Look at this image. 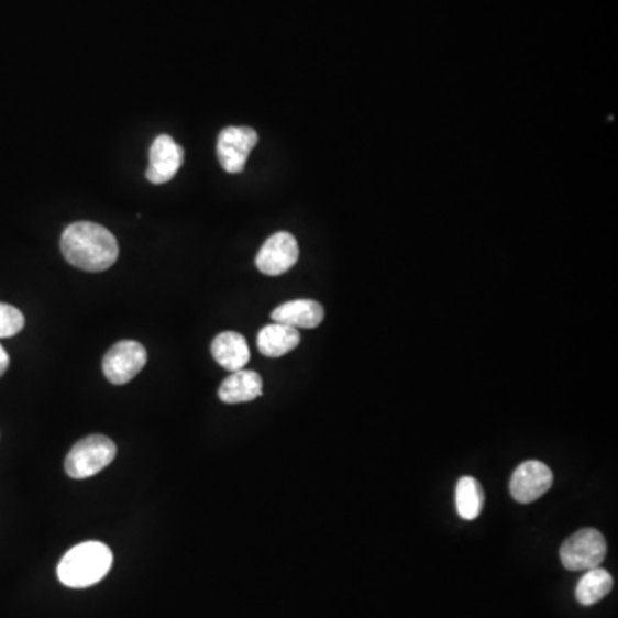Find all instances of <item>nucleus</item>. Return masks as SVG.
Returning <instances> with one entry per match:
<instances>
[{
	"mask_svg": "<svg viewBox=\"0 0 618 618\" xmlns=\"http://www.w3.org/2000/svg\"><path fill=\"white\" fill-rule=\"evenodd\" d=\"M64 258L76 268L103 272L118 262V239L109 229L95 222H76L60 239Z\"/></svg>",
	"mask_w": 618,
	"mask_h": 618,
	"instance_id": "f257e3e1",
	"label": "nucleus"
},
{
	"mask_svg": "<svg viewBox=\"0 0 618 618\" xmlns=\"http://www.w3.org/2000/svg\"><path fill=\"white\" fill-rule=\"evenodd\" d=\"M114 555L107 544L100 541H87L71 548L60 560L57 567L60 583L67 587H90L109 574Z\"/></svg>",
	"mask_w": 618,
	"mask_h": 618,
	"instance_id": "f03ea898",
	"label": "nucleus"
},
{
	"mask_svg": "<svg viewBox=\"0 0 618 618\" xmlns=\"http://www.w3.org/2000/svg\"><path fill=\"white\" fill-rule=\"evenodd\" d=\"M118 449L103 434L79 440L66 457V473L73 479H87L106 470L114 461Z\"/></svg>",
	"mask_w": 618,
	"mask_h": 618,
	"instance_id": "7ed1b4c3",
	"label": "nucleus"
},
{
	"mask_svg": "<svg viewBox=\"0 0 618 618\" xmlns=\"http://www.w3.org/2000/svg\"><path fill=\"white\" fill-rule=\"evenodd\" d=\"M605 556H607V541L598 529H581L560 547V560L564 567L572 572L599 567Z\"/></svg>",
	"mask_w": 618,
	"mask_h": 618,
	"instance_id": "20e7f679",
	"label": "nucleus"
},
{
	"mask_svg": "<svg viewBox=\"0 0 618 618\" xmlns=\"http://www.w3.org/2000/svg\"><path fill=\"white\" fill-rule=\"evenodd\" d=\"M146 360L148 354L140 342H118L103 357V373L110 384L125 385L145 368Z\"/></svg>",
	"mask_w": 618,
	"mask_h": 618,
	"instance_id": "39448f33",
	"label": "nucleus"
},
{
	"mask_svg": "<svg viewBox=\"0 0 618 618\" xmlns=\"http://www.w3.org/2000/svg\"><path fill=\"white\" fill-rule=\"evenodd\" d=\"M258 143V133L251 128H225L217 143L220 165L229 174L243 173L251 150Z\"/></svg>",
	"mask_w": 618,
	"mask_h": 618,
	"instance_id": "423d86ee",
	"label": "nucleus"
},
{
	"mask_svg": "<svg viewBox=\"0 0 618 618\" xmlns=\"http://www.w3.org/2000/svg\"><path fill=\"white\" fill-rule=\"evenodd\" d=\"M299 258L298 241L289 232H275L266 239L258 255L256 266L262 274L277 277L293 268Z\"/></svg>",
	"mask_w": 618,
	"mask_h": 618,
	"instance_id": "0eeeda50",
	"label": "nucleus"
},
{
	"mask_svg": "<svg viewBox=\"0 0 618 618\" xmlns=\"http://www.w3.org/2000/svg\"><path fill=\"white\" fill-rule=\"evenodd\" d=\"M553 473L540 461L522 462L510 477V495L519 504H531L552 488Z\"/></svg>",
	"mask_w": 618,
	"mask_h": 618,
	"instance_id": "6e6552de",
	"label": "nucleus"
},
{
	"mask_svg": "<svg viewBox=\"0 0 618 618\" xmlns=\"http://www.w3.org/2000/svg\"><path fill=\"white\" fill-rule=\"evenodd\" d=\"M183 161H185L183 146L177 145L167 134H162L153 142L152 150H150L146 177L153 185H165L179 173Z\"/></svg>",
	"mask_w": 618,
	"mask_h": 618,
	"instance_id": "1a4fd4ad",
	"label": "nucleus"
},
{
	"mask_svg": "<svg viewBox=\"0 0 618 618\" xmlns=\"http://www.w3.org/2000/svg\"><path fill=\"white\" fill-rule=\"evenodd\" d=\"M325 318V311L320 302L311 299H296V301L284 302L274 309L272 320L275 323L293 327V329H317Z\"/></svg>",
	"mask_w": 618,
	"mask_h": 618,
	"instance_id": "9d476101",
	"label": "nucleus"
},
{
	"mask_svg": "<svg viewBox=\"0 0 618 618\" xmlns=\"http://www.w3.org/2000/svg\"><path fill=\"white\" fill-rule=\"evenodd\" d=\"M263 394L262 376L250 369L231 373L219 388V397L225 404H243L258 399Z\"/></svg>",
	"mask_w": 618,
	"mask_h": 618,
	"instance_id": "9b49d317",
	"label": "nucleus"
},
{
	"mask_svg": "<svg viewBox=\"0 0 618 618\" xmlns=\"http://www.w3.org/2000/svg\"><path fill=\"white\" fill-rule=\"evenodd\" d=\"M212 354L222 368L232 373L244 369L251 356L246 339L238 332L219 333L212 342Z\"/></svg>",
	"mask_w": 618,
	"mask_h": 618,
	"instance_id": "f8f14e48",
	"label": "nucleus"
},
{
	"mask_svg": "<svg viewBox=\"0 0 618 618\" xmlns=\"http://www.w3.org/2000/svg\"><path fill=\"white\" fill-rule=\"evenodd\" d=\"M299 342H301L299 330L283 325V323L263 327L258 333L260 353L266 357L286 356L298 347Z\"/></svg>",
	"mask_w": 618,
	"mask_h": 618,
	"instance_id": "ddd939ff",
	"label": "nucleus"
},
{
	"mask_svg": "<svg viewBox=\"0 0 618 618\" xmlns=\"http://www.w3.org/2000/svg\"><path fill=\"white\" fill-rule=\"evenodd\" d=\"M611 587H614V577L610 572L602 567L589 569L575 587V598L584 607H592L610 595Z\"/></svg>",
	"mask_w": 618,
	"mask_h": 618,
	"instance_id": "4468645a",
	"label": "nucleus"
},
{
	"mask_svg": "<svg viewBox=\"0 0 618 618\" xmlns=\"http://www.w3.org/2000/svg\"><path fill=\"white\" fill-rule=\"evenodd\" d=\"M457 514L464 521H474L482 514L485 505V492L477 479L471 476L461 477L455 488Z\"/></svg>",
	"mask_w": 618,
	"mask_h": 618,
	"instance_id": "2eb2a0df",
	"label": "nucleus"
},
{
	"mask_svg": "<svg viewBox=\"0 0 618 618\" xmlns=\"http://www.w3.org/2000/svg\"><path fill=\"white\" fill-rule=\"evenodd\" d=\"M23 327L24 317L20 309L0 302V339L18 335Z\"/></svg>",
	"mask_w": 618,
	"mask_h": 618,
	"instance_id": "dca6fc26",
	"label": "nucleus"
},
{
	"mask_svg": "<svg viewBox=\"0 0 618 618\" xmlns=\"http://www.w3.org/2000/svg\"><path fill=\"white\" fill-rule=\"evenodd\" d=\"M9 368V356L5 349L0 345V376L4 375Z\"/></svg>",
	"mask_w": 618,
	"mask_h": 618,
	"instance_id": "f3484780",
	"label": "nucleus"
}]
</instances>
